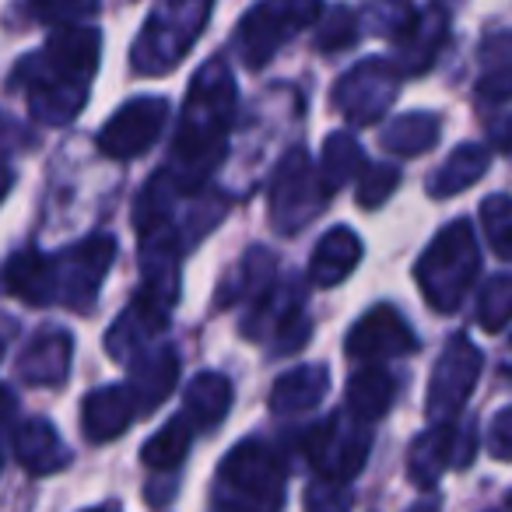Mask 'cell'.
I'll list each match as a JSON object with an SVG mask.
<instances>
[{
  "instance_id": "1",
  "label": "cell",
  "mask_w": 512,
  "mask_h": 512,
  "mask_svg": "<svg viewBox=\"0 0 512 512\" xmlns=\"http://www.w3.org/2000/svg\"><path fill=\"white\" fill-rule=\"evenodd\" d=\"M235 85L221 60H211L197 74L186 99V113L179 123L176 158H172V183L183 193L200 190L211 179L214 165L225 158V134L232 123Z\"/></svg>"
},
{
  "instance_id": "2",
  "label": "cell",
  "mask_w": 512,
  "mask_h": 512,
  "mask_svg": "<svg viewBox=\"0 0 512 512\" xmlns=\"http://www.w3.org/2000/svg\"><path fill=\"white\" fill-rule=\"evenodd\" d=\"M102 36L88 25H64L50 36L36 60L29 64L32 74V109L46 123H67L85 102L88 78L99 67Z\"/></svg>"
},
{
  "instance_id": "3",
  "label": "cell",
  "mask_w": 512,
  "mask_h": 512,
  "mask_svg": "<svg viewBox=\"0 0 512 512\" xmlns=\"http://www.w3.org/2000/svg\"><path fill=\"white\" fill-rule=\"evenodd\" d=\"M477 271H481V253H477L474 228L467 218H456L432 239V246L414 267V278L428 306L439 313H456Z\"/></svg>"
},
{
  "instance_id": "4",
  "label": "cell",
  "mask_w": 512,
  "mask_h": 512,
  "mask_svg": "<svg viewBox=\"0 0 512 512\" xmlns=\"http://www.w3.org/2000/svg\"><path fill=\"white\" fill-rule=\"evenodd\" d=\"M285 463L267 442L246 439L221 460L218 512H281Z\"/></svg>"
},
{
  "instance_id": "5",
  "label": "cell",
  "mask_w": 512,
  "mask_h": 512,
  "mask_svg": "<svg viewBox=\"0 0 512 512\" xmlns=\"http://www.w3.org/2000/svg\"><path fill=\"white\" fill-rule=\"evenodd\" d=\"M372 449V432L355 418H327L306 435V453L323 481H351L365 467Z\"/></svg>"
},
{
  "instance_id": "6",
  "label": "cell",
  "mask_w": 512,
  "mask_h": 512,
  "mask_svg": "<svg viewBox=\"0 0 512 512\" xmlns=\"http://www.w3.org/2000/svg\"><path fill=\"white\" fill-rule=\"evenodd\" d=\"M320 0H278V4H260L249 11L239 25V50L249 67H264L278 53V46L302 25H313Z\"/></svg>"
},
{
  "instance_id": "7",
  "label": "cell",
  "mask_w": 512,
  "mask_h": 512,
  "mask_svg": "<svg viewBox=\"0 0 512 512\" xmlns=\"http://www.w3.org/2000/svg\"><path fill=\"white\" fill-rule=\"evenodd\" d=\"M477 376H481V351L463 334H456L435 362L432 383H428V418L435 425H449L470 400Z\"/></svg>"
},
{
  "instance_id": "8",
  "label": "cell",
  "mask_w": 512,
  "mask_h": 512,
  "mask_svg": "<svg viewBox=\"0 0 512 512\" xmlns=\"http://www.w3.org/2000/svg\"><path fill=\"white\" fill-rule=\"evenodd\" d=\"M116 256V242L106 235L85 239L81 246L67 249L60 260H53L57 267V299L67 302V309H92L95 295H99L102 274L109 271Z\"/></svg>"
},
{
  "instance_id": "9",
  "label": "cell",
  "mask_w": 512,
  "mask_h": 512,
  "mask_svg": "<svg viewBox=\"0 0 512 512\" xmlns=\"http://www.w3.org/2000/svg\"><path fill=\"white\" fill-rule=\"evenodd\" d=\"M169 120V102L165 99H134L102 127L99 148L102 155L127 162L134 155H144L151 144L158 141V134L165 130Z\"/></svg>"
},
{
  "instance_id": "10",
  "label": "cell",
  "mask_w": 512,
  "mask_h": 512,
  "mask_svg": "<svg viewBox=\"0 0 512 512\" xmlns=\"http://www.w3.org/2000/svg\"><path fill=\"white\" fill-rule=\"evenodd\" d=\"M470 456H474V428H456L449 425H432L425 435L411 442V453H407V477H411L418 488H435L442 474L449 467H467Z\"/></svg>"
},
{
  "instance_id": "11",
  "label": "cell",
  "mask_w": 512,
  "mask_h": 512,
  "mask_svg": "<svg viewBox=\"0 0 512 512\" xmlns=\"http://www.w3.org/2000/svg\"><path fill=\"white\" fill-rule=\"evenodd\" d=\"M393 99H397V71L383 60H369L344 74L334 92V102L351 123H376Z\"/></svg>"
},
{
  "instance_id": "12",
  "label": "cell",
  "mask_w": 512,
  "mask_h": 512,
  "mask_svg": "<svg viewBox=\"0 0 512 512\" xmlns=\"http://www.w3.org/2000/svg\"><path fill=\"white\" fill-rule=\"evenodd\" d=\"M344 348L355 362H383V358L411 355L418 348V337L411 334L407 320L393 306H376L351 327Z\"/></svg>"
},
{
  "instance_id": "13",
  "label": "cell",
  "mask_w": 512,
  "mask_h": 512,
  "mask_svg": "<svg viewBox=\"0 0 512 512\" xmlns=\"http://www.w3.org/2000/svg\"><path fill=\"white\" fill-rule=\"evenodd\" d=\"M309 193H323V186L313 179V169H309V158L306 151H292L285 162L278 165V176H274V186H271V211L274 218L281 221L285 232H295L302 218H309V207H306V197Z\"/></svg>"
},
{
  "instance_id": "14",
  "label": "cell",
  "mask_w": 512,
  "mask_h": 512,
  "mask_svg": "<svg viewBox=\"0 0 512 512\" xmlns=\"http://www.w3.org/2000/svg\"><path fill=\"white\" fill-rule=\"evenodd\" d=\"M74 341L67 330H43L18 358V376L29 386H60L71 372Z\"/></svg>"
},
{
  "instance_id": "15",
  "label": "cell",
  "mask_w": 512,
  "mask_h": 512,
  "mask_svg": "<svg viewBox=\"0 0 512 512\" xmlns=\"http://www.w3.org/2000/svg\"><path fill=\"white\" fill-rule=\"evenodd\" d=\"M134 414H137V404L127 386H102V390H92L85 397L81 425H85V435L92 442H109L127 432Z\"/></svg>"
},
{
  "instance_id": "16",
  "label": "cell",
  "mask_w": 512,
  "mask_h": 512,
  "mask_svg": "<svg viewBox=\"0 0 512 512\" xmlns=\"http://www.w3.org/2000/svg\"><path fill=\"white\" fill-rule=\"evenodd\" d=\"M15 453H18V463L36 477L57 474V470H64L67 463H71V449L64 446L57 428L43 418H29L25 425H18Z\"/></svg>"
},
{
  "instance_id": "17",
  "label": "cell",
  "mask_w": 512,
  "mask_h": 512,
  "mask_svg": "<svg viewBox=\"0 0 512 512\" xmlns=\"http://www.w3.org/2000/svg\"><path fill=\"white\" fill-rule=\"evenodd\" d=\"M4 285H8L11 295L25 299L29 306H50L57 299V267L43 253H36V249H25V253L8 260Z\"/></svg>"
},
{
  "instance_id": "18",
  "label": "cell",
  "mask_w": 512,
  "mask_h": 512,
  "mask_svg": "<svg viewBox=\"0 0 512 512\" xmlns=\"http://www.w3.org/2000/svg\"><path fill=\"white\" fill-rule=\"evenodd\" d=\"M362 260V242L351 228H334L320 239L313 260H309V281L320 288L341 285Z\"/></svg>"
},
{
  "instance_id": "19",
  "label": "cell",
  "mask_w": 512,
  "mask_h": 512,
  "mask_svg": "<svg viewBox=\"0 0 512 512\" xmlns=\"http://www.w3.org/2000/svg\"><path fill=\"white\" fill-rule=\"evenodd\" d=\"M179 379V355L172 348L158 351L155 358H141L134 365V376H130L127 390L137 404V414H151L172 390H176Z\"/></svg>"
},
{
  "instance_id": "20",
  "label": "cell",
  "mask_w": 512,
  "mask_h": 512,
  "mask_svg": "<svg viewBox=\"0 0 512 512\" xmlns=\"http://www.w3.org/2000/svg\"><path fill=\"white\" fill-rule=\"evenodd\" d=\"M330 376L323 365H302L292 369L288 376H281L271 390V411L281 418H292V414H306L327 397Z\"/></svg>"
},
{
  "instance_id": "21",
  "label": "cell",
  "mask_w": 512,
  "mask_h": 512,
  "mask_svg": "<svg viewBox=\"0 0 512 512\" xmlns=\"http://www.w3.org/2000/svg\"><path fill=\"white\" fill-rule=\"evenodd\" d=\"M393 400H397V379L379 365H369L348 379V414L362 425L383 418Z\"/></svg>"
},
{
  "instance_id": "22",
  "label": "cell",
  "mask_w": 512,
  "mask_h": 512,
  "mask_svg": "<svg viewBox=\"0 0 512 512\" xmlns=\"http://www.w3.org/2000/svg\"><path fill=\"white\" fill-rule=\"evenodd\" d=\"M232 407V383L221 372H200L190 386H186V407L183 414L197 428H214Z\"/></svg>"
},
{
  "instance_id": "23",
  "label": "cell",
  "mask_w": 512,
  "mask_h": 512,
  "mask_svg": "<svg viewBox=\"0 0 512 512\" xmlns=\"http://www.w3.org/2000/svg\"><path fill=\"white\" fill-rule=\"evenodd\" d=\"M488 172V148L484 144H463L446 158L439 172L428 179V193L432 197H453V193L474 186L477 179Z\"/></svg>"
},
{
  "instance_id": "24",
  "label": "cell",
  "mask_w": 512,
  "mask_h": 512,
  "mask_svg": "<svg viewBox=\"0 0 512 512\" xmlns=\"http://www.w3.org/2000/svg\"><path fill=\"white\" fill-rule=\"evenodd\" d=\"M193 432H197V425H193L186 414H176L172 421H165L162 432H155L144 442L141 460L148 463L151 470H176L179 463L186 460V453H190Z\"/></svg>"
},
{
  "instance_id": "25",
  "label": "cell",
  "mask_w": 512,
  "mask_h": 512,
  "mask_svg": "<svg viewBox=\"0 0 512 512\" xmlns=\"http://www.w3.org/2000/svg\"><path fill=\"white\" fill-rule=\"evenodd\" d=\"M365 169V155L358 148V141L351 134H330L327 148H323V165H320V186L323 193L341 190L344 183L358 176Z\"/></svg>"
},
{
  "instance_id": "26",
  "label": "cell",
  "mask_w": 512,
  "mask_h": 512,
  "mask_svg": "<svg viewBox=\"0 0 512 512\" xmlns=\"http://www.w3.org/2000/svg\"><path fill=\"white\" fill-rule=\"evenodd\" d=\"M435 141H439V120H435L432 113L397 116L383 134V148L404 158L421 155V151H428Z\"/></svg>"
},
{
  "instance_id": "27",
  "label": "cell",
  "mask_w": 512,
  "mask_h": 512,
  "mask_svg": "<svg viewBox=\"0 0 512 512\" xmlns=\"http://www.w3.org/2000/svg\"><path fill=\"white\" fill-rule=\"evenodd\" d=\"M449 36V18L442 8H432L425 11V15H418V25L411 29V36L404 39L407 53H414L411 60H407V71H425L428 64L435 60V53H439V46L446 43Z\"/></svg>"
},
{
  "instance_id": "28",
  "label": "cell",
  "mask_w": 512,
  "mask_h": 512,
  "mask_svg": "<svg viewBox=\"0 0 512 512\" xmlns=\"http://www.w3.org/2000/svg\"><path fill=\"white\" fill-rule=\"evenodd\" d=\"M512 320V274H495L477 295V323L488 334L505 330Z\"/></svg>"
},
{
  "instance_id": "29",
  "label": "cell",
  "mask_w": 512,
  "mask_h": 512,
  "mask_svg": "<svg viewBox=\"0 0 512 512\" xmlns=\"http://www.w3.org/2000/svg\"><path fill=\"white\" fill-rule=\"evenodd\" d=\"M481 218H484V232L488 242L502 260H512V200L495 193L481 204Z\"/></svg>"
},
{
  "instance_id": "30",
  "label": "cell",
  "mask_w": 512,
  "mask_h": 512,
  "mask_svg": "<svg viewBox=\"0 0 512 512\" xmlns=\"http://www.w3.org/2000/svg\"><path fill=\"white\" fill-rule=\"evenodd\" d=\"M495 60V64L484 71V78L477 81V99L484 102H509L512 99V50L498 53V46H484V60Z\"/></svg>"
},
{
  "instance_id": "31",
  "label": "cell",
  "mask_w": 512,
  "mask_h": 512,
  "mask_svg": "<svg viewBox=\"0 0 512 512\" xmlns=\"http://www.w3.org/2000/svg\"><path fill=\"white\" fill-rule=\"evenodd\" d=\"M99 0H29V15L46 25H78L81 18L95 15Z\"/></svg>"
},
{
  "instance_id": "32",
  "label": "cell",
  "mask_w": 512,
  "mask_h": 512,
  "mask_svg": "<svg viewBox=\"0 0 512 512\" xmlns=\"http://www.w3.org/2000/svg\"><path fill=\"white\" fill-rule=\"evenodd\" d=\"M400 183L397 165H365L358 176V204L362 207H379Z\"/></svg>"
},
{
  "instance_id": "33",
  "label": "cell",
  "mask_w": 512,
  "mask_h": 512,
  "mask_svg": "<svg viewBox=\"0 0 512 512\" xmlns=\"http://www.w3.org/2000/svg\"><path fill=\"white\" fill-rule=\"evenodd\" d=\"M355 39H358V22L348 8H334L327 15V22L320 25V32H316V46L327 50V53L330 50H348Z\"/></svg>"
},
{
  "instance_id": "34",
  "label": "cell",
  "mask_w": 512,
  "mask_h": 512,
  "mask_svg": "<svg viewBox=\"0 0 512 512\" xmlns=\"http://www.w3.org/2000/svg\"><path fill=\"white\" fill-rule=\"evenodd\" d=\"M306 512H351V495L337 481H316L306 491Z\"/></svg>"
},
{
  "instance_id": "35",
  "label": "cell",
  "mask_w": 512,
  "mask_h": 512,
  "mask_svg": "<svg viewBox=\"0 0 512 512\" xmlns=\"http://www.w3.org/2000/svg\"><path fill=\"white\" fill-rule=\"evenodd\" d=\"M488 453L502 463H512V407L498 411L488 425Z\"/></svg>"
},
{
  "instance_id": "36",
  "label": "cell",
  "mask_w": 512,
  "mask_h": 512,
  "mask_svg": "<svg viewBox=\"0 0 512 512\" xmlns=\"http://www.w3.org/2000/svg\"><path fill=\"white\" fill-rule=\"evenodd\" d=\"M15 414V393L8 390V386H0V425Z\"/></svg>"
},
{
  "instance_id": "37",
  "label": "cell",
  "mask_w": 512,
  "mask_h": 512,
  "mask_svg": "<svg viewBox=\"0 0 512 512\" xmlns=\"http://www.w3.org/2000/svg\"><path fill=\"white\" fill-rule=\"evenodd\" d=\"M11 183H15V176H11V169H8V165H0V200L8 197Z\"/></svg>"
},
{
  "instance_id": "38",
  "label": "cell",
  "mask_w": 512,
  "mask_h": 512,
  "mask_svg": "<svg viewBox=\"0 0 512 512\" xmlns=\"http://www.w3.org/2000/svg\"><path fill=\"white\" fill-rule=\"evenodd\" d=\"M411 512H439V505H435V502H425V505H418V509H411Z\"/></svg>"
},
{
  "instance_id": "39",
  "label": "cell",
  "mask_w": 512,
  "mask_h": 512,
  "mask_svg": "<svg viewBox=\"0 0 512 512\" xmlns=\"http://www.w3.org/2000/svg\"><path fill=\"white\" fill-rule=\"evenodd\" d=\"M505 369L512 372V341H509V348H505Z\"/></svg>"
},
{
  "instance_id": "40",
  "label": "cell",
  "mask_w": 512,
  "mask_h": 512,
  "mask_svg": "<svg viewBox=\"0 0 512 512\" xmlns=\"http://www.w3.org/2000/svg\"><path fill=\"white\" fill-rule=\"evenodd\" d=\"M92 512H106V509H92Z\"/></svg>"
},
{
  "instance_id": "41",
  "label": "cell",
  "mask_w": 512,
  "mask_h": 512,
  "mask_svg": "<svg viewBox=\"0 0 512 512\" xmlns=\"http://www.w3.org/2000/svg\"><path fill=\"white\" fill-rule=\"evenodd\" d=\"M0 355H4V348H0Z\"/></svg>"
}]
</instances>
